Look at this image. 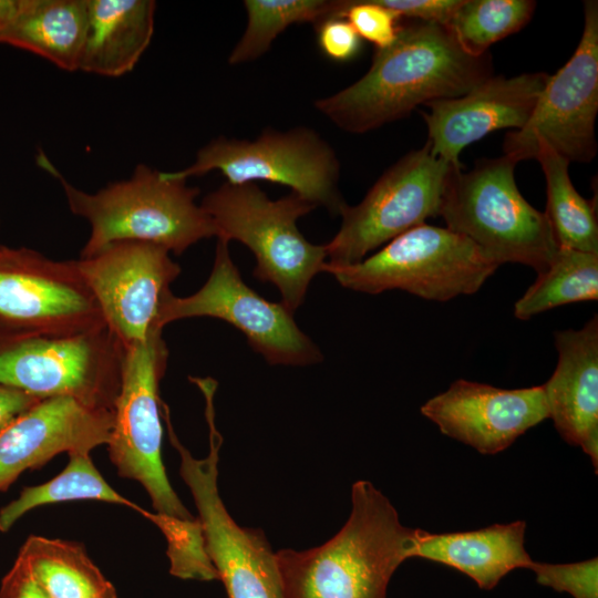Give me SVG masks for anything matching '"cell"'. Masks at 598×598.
I'll return each mask as SVG.
<instances>
[{"instance_id":"5","label":"cell","mask_w":598,"mask_h":598,"mask_svg":"<svg viewBox=\"0 0 598 598\" xmlns=\"http://www.w3.org/2000/svg\"><path fill=\"white\" fill-rule=\"evenodd\" d=\"M200 206L217 238L238 240L252 251L254 277L275 285L281 303L293 313L327 262L324 245L308 241L297 227V220L317 206L293 192L271 199L257 183L228 182L208 193Z\"/></svg>"},{"instance_id":"24","label":"cell","mask_w":598,"mask_h":598,"mask_svg":"<svg viewBox=\"0 0 598 598\" xmlns=\"http://www.w3.org/2000/svg\"><path fill=\"white\" fill-rule=\"evenodd\" d=\"M535 159L546 179L547 205L544 212L558 247L598 254L596 200L584 198L568 173L569 161L539 144Z\"/></svg>"},{"instance_id":"4","label":"cell","mask_w":598,"mask_h":598,"mask_svg":"<svg viewBox=\"0 0 598 598\" xmlns=\"http://www.w3.org/2000/svg\"><path fill=\"white\" fill-rule=\"evenodd\" d=\"M516 164L503 155L482 159L468 172L454 166L440 216L446 228L472 240L498 266L522 264L538 275L559 247L546 214L519 193Z\"/></svg>"},{"instance_id":"34","label":"cell","mask_w":598,"mask_h":598,"mask_svg":"<svg viewBox=\"0 0 598 598\" xmlns=\"http://www.w3.org/2000/svg\"><path fill=\"white\" fill-rule=\"evenodd\" d=\"M0 598H49L33 578L25 561L18 555L13 566L3 577Z\"/></svg>"},{"instance_id":"37","label":"cell","mask_w":598,"mask_h":598,"mask_svg":"<svg viewBox=\"0 0 598 598\" xmlns=\"http://www.w3.org/2000/svg\"><path fill=\"white\" fill-rule=\"evenodd\" d=\"M105 598H117L115 588Z\"/></svg>"},{"instance_id":"8","label":"cell","mask_w":598,"mask_h":598,"mask_svg":"<svg viewBox=\"0 0 598 598\" xmlns=\"http://www.w3.org/2000/svg\"><path fill=\"white\" fill-rule=\"evenodd\" d=\"M218 171L230 184L258 181L285 185L328 212L340 215L347 205L340 189V162L333 147L313 128H265L255 140L218 136L204 145L195 161L166 177L186 179Z\"/></svg>"},{"instance_id":"16","label":"cell","mask_w":598,"mask_h":598,"mask_svg":"<svg viewBox=\"0 0 598 598\" xmlns=\"http://www.w3.org/2000/svg\"><path fill=\"white\" fill-rule=\"evenodd\" d=\"M421 413L444 435L485 455L506 450L549 417L543 385L508 390L464 379L427 400Z\"/></svg>"},{"instance_id":"33","label":"cell","mask_w":598,"mask_h":598,"mask_svg":"<svg viewBox=\"0 0 598 598\" xmlns=\"http://www.w3.org/2000/svg\"><path fill=\"white\" fill-rule=\"evenodd\" d=\"M462 0H378L401 20H421L448 25Z\"/></svg>"},{"instance_id":"20","label":"cell","mask_w":598,"mask_h":598,"mask_svg":"<svg viewBox=\"0 0 598 598\" xmlns=\"http://www.w3.org/2000/svg\"><path fill=\"white\" fill-rule=\"evenodd\" d=\"M525 532L524 520L443 534L416 528L410 557L454 568L489 590L512 570L533 563L525 548Z\"/></svg>"},{"instance_id":"25","label":"cell","mask_w":598,"mask_h":598,"mask_svg":"<svg viewBox=\"0 0 598 598\" xmlns=\"http://www.w3.org/2000/svg\"><path fill=\"white\" fill-rule=\"evenodd\" d=\"M64 470L52 480L24 487L20 495L0 509V532L29 511L56 503L94 499L123 505L140 513L142 507L117 493L102 476L89 452H71Z\"/></svg>"},{"instance_id":"3","label":"cell","mask_w":598,"mask_h":598,"mask_svg":"<svg viewBox=\"0 0 598 598\" xmlns=\"http://www.w3.org/2000/svg\"><path fill=\"white\" fill-rule=\"evenodd\" d=\"M37 163L60 182L71 213L90 225L80 257L122 240L152 243L182 255L199 240L217 236L212 218L196 203L199 188L186 179L138 164L130 178L87 193L66 181L42 151Z\"/></svg>"},{"instance_id":"9","label":"cell","mask_w":598,"mask_h":598,"mask_svg":"<svg viewBox=\"0 0 598 598\" xmlns=\"http://www.w3.org/2000/svg\"><path fill=\"white\" fill-rule=\"evenodd\" d=\"M123 347L106 327L74 336L0 333V384L40 400L113 410Z\"/></svg>"},{"instance_id":"14","label":"cell","mask_w":598,"mask_h":598,"mask_svg":"<svg viewBox=\"0 0 598 598\" xmlns=\"http://www.w3.org/2000/svg\"><path fill=\"white\" fill-rule=\"evenodd\" d=\"M598 2H584V29L568 60L549 75L528 122L505 135L504 155L515 163L535 158L544 144L570 162L589 163L597 153Z\"/></svg>"},{"instance_id":"11","label":"cell","mask_w":598,"mask_h":598,"mask_svg":"<svg viewBox=\"0 0 598 598\" xmlns=\"http://www.w3.org/2000/svg\"><path fill=\"white\" fill-rule=\"evenodd\" d=\"M454 166L432 155L426 143L401 157L358 205L343 207L338 233L324 244L327 264L359 262L396 236L440 216Z\"/></svg>"},{"instance_id":"29","label":"cell","mask_w":598,"mask_h":598,"mask_svg":"<svg viewBox=\"0 0 598 598\" xmlns=\"http://www.w3.org/2000/svg\"><path fill=\"white\" fill-rule=\"evenodd\" d=\"M155 524L167 539L169 573L181 579L209 581L218 579L217 571L206 549L203 528L198 518L179 519L165 514L140 512Z\"/></svg>"},{"instance_id":"1","label":"cell","mask_w":598,"mask_h":598,"mask_svg":"<svg viewBox=\"0 0 598 598\" xmlns=\"http://www.w3.org/2000/svg\"><path fill=\"white\" fill-rule=\"evenodd\" d=\"M491 76V54L467 53L447 25L401 20L394 42L375 49L358 81L313 105L340 130L363 134L406 117L419 105L465 95Z\"/></svg>"},{"instance_id":"36","label":"cell","mask_w":598,"mask_h":598,"mask_svg":"<svg viewBox=\"0 0 598 598\" xmlns=\"http://www.w3.org/2000/svg\"><path fill=\"white\" fill-rule=\"evenodd\" d=\"M22 0H0V34L18 13Z\"/></svg>"},{"instance_id":"28","label":"cell","mask_w":598,"mask_h":598,"mask_svg":"<svg viewBox=\"0 0 598 598\" xmlns=\"http://www.w3.org/2000/svg\"><path fill=\"white\" fill-rule=\"evenodd\" d=\"M535 8L530 0H462L447 27L463 50L480 56L524 28Z\"/></svg>"},{"instance_id":"23","label":"cell","mask_w":598,"mask_h":598,"mask_svg":"<svg viewBox=\"0 0 598 598\" xmlns=\"http://www.w3.org/2000/svg\"><path fill=\"white\" fill-rule=\"evenodd\" d=\"M19 556L49 598H105L114 589L76 542L32 535Z\"/></svg>"},{"instance_id":"6","label":"cell","mask_w":598,"mask_h":598,"mask_svg":"<svg viewBox=\"0 0 598 598\" xmlns=\"http://www.w3.org/2000/svg\"><path fill=\"white\" fill-rule=\"evenodd\" d=\"M498 267L465 236L424 223L359 262H326L323 271L354 291L377 295L399 289L446 301L477 292Z\"/></svg>"},{"instance_id":"13","label":"cell","mask_w":598,"mask_h":598,"mask_svg":"<svg viewBox=\"0 0 598 598\" xmlns=\"http://www.w3.org/2000/svg\"><path fill=\"white\" fill-rule=\"evenodd\" d=\"M104 327L75 260L0 245V333L74 336Z\"/></svg>"},{"instance_id":"15","label":"cell","mask_w":598,"mask_h":598,"mask_svg":"<svg viewBox=\"0 0 598 598\" xmlns=\"http://www.w3.org/2000/svg\"><path fill=\"white\" fill-rule=\"evenodd\" d=\"M75 264L123 348L144 342L157 327L162 302L182 272L168 249L134 240L111 243Z\"/></svg>"},{"instance_id":"27","label":"cell","mask_w":598,"mask_h":598,"mask_svg":"<svg viewBox=\"0 0 598 598\" xmlns=\"http://www.w3.org/2000/svg\"><path fill=\"white\" fill-rule=\"evenodd\" d=\"M244 8L247 24L228 56L231 65L262 56L276 38L292 24H317L338 16L341 0H245Z\"/></svg>"},{"instance_id":"35","label":"cell","mask_w":598,"mask_h":598,"mask_svg":"<svg viewBox=\"0 0 598 598\" xmlns=\"http://www.w3.org/2000/svg\"><path fill=\"white\" fill-rule=\"evenodd\" d=\"M39 401L38 398L0 384V430Z\"/></svg>"},{"instance_id":"12","label":"cell","mask_w":598,"mask_h":598,"mask_svg":"<svg viewBox=\"0 0 598 598\" xmlns=\"http://www.w3.org/2000/svg\"><path fill=\"white\" fill-rule=\"evenodd\" d=\"M229 241L217 238L214 265L206 282L193 295L166 296L156 326L210 317L221 319L244 333L254 351L270 364L309 365L322 360L319 348L293 320L281 302H271L248 287L229 254Z\"/></svg>"},{"instance_id":"22","label":"cell","mask_w":598,"mask_h":598,"mask_svg":"<svg viewBox=\"0 0 598 598\" xmlns=\"http://www.w3.org/2000/svg\"><path fill=\"white\" fill-rule=\"evenodd\" d=\"M86 30V0H22L0 34V43L32 52L62 70L76 71Z\"/></svg>"},{"instance_id":"10","label":"cell","mask_w":598,"mask_h":598,"mask_svg":"<svg viewBox=\"0 0 598 598\" xmlns=\"http://www.w3.org/2000/svg\"><path fill=\"white\" fill-rule=\"evenodd\" d=\"M163 329L123 348L121 385L113 408L109 456L123 478L138 482L156 513L194 519L173 489L162 461L163 427L159 382L168 360Z\"/></svg>"},{"instance_id":"7","label":"cell","mask_w":598,"mask_h":598,"mask_svg":"<svg viewBox=\"0 0 598 598\" xmlns=\"http://www.w3.org/2000/svg\"><path fill=\"white\" fill-rule=\"evenodd\" d=\"M205 400L209 452L194 457L178 440L165 402L161 413L171 444L181 457L179 473L198 511L206 549L228 598H281V580L276 559L260 529L239 526L226 509L218 491V462L223 436L215 424L214 395L217 383L204 380L197 386Z\"/></svg>"},{"instance_id":"21","label":"cell","mask_w":598,"mask_h":598,"mask_svg":"<svg viewBox=\"0 0 598 598\" xmlns=\"http://www.w3.org/2000/svg\"><path fill=\"white\" fill-rule=\"evenodd\" d=\"M87 30L79 70L118 78L148 48L155 25L153 0H86Z\"/></svg>"},{"instance_id":"30","label":"cell","mask_w":598,"mask_h":598,"mask_svg":"<svg viewBox=\"0 0 598 598\" xmlns=\"http://www.w3.org/2000/svg\"><path fill=\"white\" fill-rule=\"evenodd\" d=\"M337 17L344 18L361 39L377 49L390 47L396 39L401 19L378 0H341Z\"/></svg>"},{"instance_id":"26","label":"cell","mask_w":598,"mask_h":598,"mask_svg":"<svg viewBox=\"0 0 598 598\" xmlns=\"http://www.w3.org/2000/svg\"><path fill=\"white\" fill-rule=\"evenodd\" d=\"M598 299V254L559 247L549 266L515 302L514 316L528 320L549 309Z\"/></svg>"},{"instance_id":"32","label":"cell","mask_w":598,"mask_h":598,"mask_svg":"<svg viewBox=\"0 0 598 598\" xmlns=\"http://www.w3.org/2000/svg\"><path fill=\"white\" fill-rule=\"evenodd\" d=\"M321 52L337 62L350 61L361 50V38L342 17H329L315 24Z\"/></svg>"},{"instance_id":"31","label":"cell","mask_w":598,"mask_h":598,"mask_svg":"<svg viewBox=\"0 0 598 598\" xmlns=\"http://www.w3.org/2000/svg\"><path fill=\"white\" fill-rule=\"evenodd\" d=\"M528 569L536 575V581L558 592H567L574 598H598L597 557L570 564H547L534 561Z\"/></svg>"},{"instance_id":"17","label":"cell","mask_w":598,"mask_h":598,"mask_svg":"<svg viewBox=\"0 0 598 598\" xmlns=\"http://www.w3.org/2000/svg\"><path fill=\"white\" fill-rule=\"evenodd\" d=\"M549 74L491 76L465 95L431 101L422 112L432 155L462 166L461 152L493 131L522 128L532 116Z\"/></svg>"},{"instance_id":"2","label":"cell","mask_w":598,"mask_h":598,"mask_svg":"<svg viewBox=\"0 0 598 598\" xmlns=\"http://www.w3.org/2000/svg\"><path fill=\"white\" fill-rule=\"evenodd\" d=\"M351 504L348 520L324 544L276 551L281 598H388L392 575L411 558L415 529L401 524L369 481L352 485Z\"/></svg>"},{"instance_id":"19","label":"cell","mask_w":598,"mask_h":598,"mask_svg":"<svg viewBox=\"0 0 598 598\" xmlns=\"http://www.w3.org/2000/svg\"><path fill=\"white\" fill-rule=\"evenodd\" d=\"M556 369L543 384L548 416L568 444L598 470V317L579 330L555 332Z\"/></svg>"},{"instance_id":"18","label":"cell","mask_w":598,"mask_h":598,"mask_svg":"<svg viewBox=\"0 0 598 598\" xmlns=\"http://www.w3.org/2000/svg\"><path fill=\"white\" fill-rule=\"evenodd\" d=\"M113 419V410L71 398L39 401L0 430V492L24 471L41 467L60 453H90L106 445Z\"/></svg>"}]
</instances>
